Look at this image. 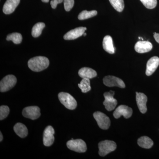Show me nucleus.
Wrapping results in <instances>:
<instances>
[{
    "label": "nucleus",
    "mask_w": 159,
    "mask_h": 159,
    "mask_svg": "<svg viewBox=\"0 0 159 159\" xmlns=\"http://www.w3.org/2000/svg\"><path fill=\"white\" fill-rule=\"evenodd\" d=\"M50 61L47 57L43 56H37L32 57L28 61V66L34 72H40L45 70L49 66Z\"/></svg>",
    "instance_id": "obj_1"
},
{
    "label": "nucleus",
    "mask_w": 159,
    "mask_h": 159,
    "mask_svg": "<svg viewBox=\"0 0 159 159\" xmlns=\"http://www.w3.org/2000/svg\"><path fill=\"white\" fill-rule=\"evenodd\" d=\"M58 99L66 108L69 110H74L77 107V102L70 94L61 92L58 95Z\"/></svg>",
    "instance_id": "obj_2"
},
{
    "label": "nucleus",
    "mask_w": 159,
    "mask_h": 159,
    "mask_svg": "<svg viewBox=\"0 0 159 159\" xmlns=\"http://www.w3.org/2000/svg\"><path fill=\"white\" fill-rule=\"evenodd\" d=\"M99 154L101 157L107 155L116 150L117 145L116 142L109 140H105L99 142L98 144Z\"/></svg>",
    "instance_id": "obj_3"
},
{
    "label": "nucleus",
    "mask_w": 159,
    "mask_h": 159,
    "mask_svg": "<svg viewBox=\"0 0 159 159\" xmlns=\"http://www.w3.org/2000/svg\"><path fill=\"white\" fill-rule=\"evenodd\" d=\"M16 82L17 79L14 75H7L0 82V91L3 93L10 90L14 87Z\"/></svg>",
    "instance_id": "obj_4"
},
{
    "label": "nucleus",
    "mask_w": 159,
    "mask_h": 159,
    "mask_svg": "<svg viewBox=\"0 0 159 159\" xmlns=\"http://www.w3.org/2000/svg\"><path fill=\"white\" fill-rule=\"evenodd\" d=\"M66 145L71 150L80 153L85 152L87 149L85 142L80 139L70 140L67 142Z\"/></svg>",
    "instance_id": "obj_5"
},
{
    "label": "nucleus",
    "mask_w": 159,
    "mask_h": 159,
    "mask_svg": "<svg viewBox=\"0 0 159 159\" xmlns=\"http://www.w3.org/2000/svg\"><path fill=\"white\" fill-rule=\"evenodd\" d=\"M93 116L99 128L102 129H108L111 125L110 119L105 114L100 111H96Z\"/></svg>",
    "instance_id": "obj_6"
},
{
    "label": "nucleus",
    "mask_w": 159,
    "mask_h": 159,
    "mask_svg": "<svg viewBox=\"0 0 159 159\" xmlns=\"http://www.w3.org/2000/svg\"><path fill=\"white\" fill-rule=\"evenodd\" d=\"M114 95L115 92L113 91L105 92L103 94L105 100L103 101V104L106 109L109 111L113 110L117 104V100L114 98Z\"/></svg>",
    "instance_id": "obj_7"
},
{
    "label": "nucleus",
    "mask_w": 159,
    "mask_h": 159,
    "mask_svg": "<svg viewBox=\"0 0 159 159\" xmlns=\"http://www.w3.org/2000/svg\"><path fill=\"white\" fill-rule=\"evenodd\" d=\"M104 85L109 87H118L120 88H125V85L123 80L113 76H107L103 79Z\"/></svg>",
    "instance_id": "obj_8"
},
{
    "label": "nucleus",
    "mask_w": 159,
    "mask_h": 159,
    "mask_svg": "<svg viewBox=\"0 0 159 159\" xmlns=\"http://www.w3.org/2000/svg\"><path fill=\"white\" fill-rule=\"evenodd\" d=\"M22 115L25 118L35 120L40 116V109L37 106L28 107L23 109Z\"/></svg>",
    "instance_id": "obj_9"
},
{
    "label": "nucleus",
    "mask_w": 159,
    "mask_h": 159,
    "mask_svg": "<svg viewBox=\"0 0 159 159\" xmlns=\"http://www.w3.org/2000/svg\"><path fill=\"white\" fill-rule=\"evenodd\" d=\"M55 131L53 127L48 125L45 129L43 136V142L45 146L49 147L53 145L54 141Z\"/></svg>",
    "instance_id": "obj_10"
},
{
    "label": "nucleus",
    "mask_w": 159,
    "mask_h": 159,
    "mask_svg": "<svg viewBox=\"0 0 159 159\" xmlns=\"http://www.w3.org/2000/svg\"><path fill=\"white\" fill-rule=\"evenodd\" d=\"M133 110L127 106L121 105L118 107L113 113V116L116 119H119L121 116H123L125 119H129L131 116Z\"/></svg>",
    "instance_id": "obj_11"
},
{
    "label": "nucleus",
    "mask_w": 159,
    "mask_h": 159,
    "mask_svg": "<svg viewBox=\"0 0 159 159\" xmlns=\"http://www.w3.org/2000/svg\"><path fill=\"white\" fill-rule=\"evenodd\" d=\"M136 102L139 111L142 114H145L147 111L146 103L148 100L147 96L143 93L136 92Z\"/></svg>",
    "instance_id": "obj_12"
},
{
    "label": "nucleus",
    "mask_w": 159,
    "mask_h": 159,
    "mask_svg": "<svg viewBox=\"0 0 159 159\" xmlns=\"http://www.w3.org/2000/svg\"><path fill=\"white\" fill-rule=\"evenodd\" d=\"M87 30L86 27H79L73 29L66 33L64 36L65 40H74L82 36Z\"/></svg>",
    "instance_id": "obj_13"
},
{
    "label": "nucleus",
    "mask_w": 159,
    "mask_h": 159,
    "mask_svg": "<svg viewBox=\"0 0 159 159\" xmlns=\"http://www.w3.org/2000/svg\"><path fill=\"white\" fill-rule=\"evenodd\" d=\"M159 65V58L157 56L151 57L148 61L146 65L145 74L147 76L152 75L157 68Z\"/></svg>",
    "instance_id": "obj_14"
},
{
    "label": "nucleus",
    "mask_w": 159,
    "mask_h": 159,
    "mask_svg": "<svg viewBox=\"0 0 159 159\" xmlns=\"http://www.w3.org/2000/svg\"><path fill=\"white\" fill-rule=\"evenodd\" d=\"M152 48V45L150 42L145 41H139L136 43L134 49L139 53H146L149 52Z\"/></svg>",
    "instance_id": "obj_15"
},
{
    "label": "nucleus",
    "mask_w": 159,
    "mask_h": 159,
    "mask_svg": "<svg viewBox=\"0 0 159 159\" xmlns=\"http://www.w3.org/2000/svg\"><path fill=\"white\" fill-rule=\"evenodd\" d=\"M20 3V0H7L3 6V12L6 14H11Z\"/></svg>",
    "instance_id": "obj_16"
},
{
    "label": "nucleus",
    "mask_w": 159,
    "mask_h": 159,
    "mask_svg": "<svg viewBox=\"0 0 159 159\" xmlns=\"http://www.w3.org/2000/svg\"><path fill=\"white\" fill-rule=\"evenodd\" d=\"M103 48L107 53L113 54L115 52V49L113 43L112 38L110 35H106L104 37L102 42Z\"/></svg>",
    "instance_id": "obj_17"
},
{
    "label": "nucleus",
    "mask_w": 159,
    "mask_h": 159,
    "mask_svg": "<svg viewBox=\"0 0 159 159\" xmlns=\"http://www.w3.org/2000/svg\"><path fill=\"white\" fill-rule=\"evenodd\" d=\"M78 74L81 78L89 79L97 76V72L93 69L88 67H83L80 69L78 72Z\"/></svg>",
    "instance_id": "obj_18"
},
{
    "label": "nucleus",
    "mask_w": 159,
    "mask_h": 159,
    "mask_svg": "<svg viewBox=\"0 0 159 159\" xmlns=\"http://www.w3.org/2000/svg\"><path fill=\"white\" fill-rule=\"evenodd\" d=\"M13 129L16 134L21 138H25L28 134V130L27 127L23 123H16L13 127Z\"/></svg>",
    "instance_id": "obj_19"
},
{
    "label": "nucleus",
    "mask_w": 159,
    "mask_h": 159,
    "mask_svg": "<svg viewBox=\"0 0 159 159\" xmlns=\"http://www.w3.org/2000/svg\"><path fill=\"white\" fill-rule=\"evenodd\" d=\"M138 144L142 148L148 149L153 146V142L149 137L142 136L138 139Z\"/></svg>",
    "instance_id": "obj_20"
},
{
    "label": "nucleus",
    "mask_w": 159,
    "mask_h": 159,
    "mask_svg": "<svg viewBox=\"0 0 159 159\" xmlns=\"http://www.w3.org/2000/svg\"><path fill=\"white\" fill-rule=\"evenodd\" d=\"M45 27V24L44 23L39 22L35 24L33 28L31 31V34L33 37L37 38L39 37L43 29Z\"/></svg>",
    "instance_id": "obj_21"
},
{
    "label": "nucleus",
    "mask_w": 159,
    "mask_h": 159,
    "mask_svg": "<svg viewBox=\"0 0 159 159\" xmlns=\"http://www.w3.org/2000/svg\"><path fill=\"white\" fill-rule=\"evenodd\" d=\"M78 85L83 93H86L91 90L90 81L88 78H83Z\"/></svg>",
    "instance_id": "obj_22"
},
{
    "label": "nucleus",
    "mask_w": 159,
    "mask_h": 159,
    "mask_svg": "<svg viewBox=\"0 0 159 159\" xmlns=\"http://www.w3.org/2000/svg\"><path fill=\"white\" fill-rule=\"evenodd\" d=\"M23 38L21 34L20 33L15 32L8 34L6 37L7 41H11L16 44H19L21 43Z\"/></svg>",
    "instance_id": "obj_23"
},
{
    "label": "nucleus",
    "mask_w": 159,
    "mask_h": 159,
    "mask_svg": "<svg viewBox=\"0 0 159 159\" xmlns=\"http://www.w3.org/2000/svg\"><path fill=\"white\" fill-rule=\"evenodd\" d=\"M97 14V11L96 10H92L90 11L84 10L80 13L78 16V18L80 20L88 19L90 18L96 16Z\"/></svg>",
    "instance_id": "obj_24"
},
{
    "label": "nucleus",
    "mask_w": 159,
    "mask_h": 159,
    "mask_svg": "<svg viewBox=\"0 0 159 159\" xmlns=\"http://www.w3.org/2000/svg\"><path fill=\"white\" fill-rule=\"evenodd\" d=\"M111 5L119 12L123 11L124 8V2L123 0H109Z\"/></svg>",
    "instance_id": "obj_25"
},
{
    "label": "nucleus",
    "mask_w": 159,
    "mask_h": 159,
    "mask_svg": "<svg viewBox=\"0 0 159 159\" xmlns=\"http://www.w3.org/2000/svg\"><path fill=\"white\" fill-rule=\"evenodd\" d=\"M144 6L148 9H153L156 7L157 0H140Z\"/></svg>",
    "instance_id": "obj_26"
},
{
    "label": "nucleus",
    "mask_w": 159,
    "mask_h": 159,
    "mask_svg": "<svg viewBox=\"0 0 159 159\" xmlns=\"http://www.w3.org/2000/svg\"><path fill=\"white\" fill-rule=\"evenodd\" d=\"M9 107L7 106H1L0 107V120H2L8 116L9 113Z\"/></svg>",
    "instance_id": "obj_27"
},
{
    "label": "nucleus",
    "mask_w": 159,
    "mask_h": 159,
    "mask_svg": "<svg viewBox=\"0 0 159 159\" xmlns=\"http://www.w3.org/2000/svg\"><path fill=\"white\" fill-rule=\"evenodd\" d=\"M74 0H64V6L66 11H70L74 7Z\"/></svg>",
    "instance_id": "obj_28"
},
{
    "label": "nucleus",
    "mask_w": 159,
    "mask_h": 159,
    "mask_svg": "<svg viewBox=\"0 0 159 159\" xmlns=\"http://www.w3.org/2000/svg\"><path fill=\"white\" fill-rule=\"evenodd\" d=\"M64 2V0H52L51 2V7L53 9H56L57 4L62 3Z\"/></svg>",
    "instance_id": "obj_29"
},
{
    "label": "nucleus",
    "mask_w": 159,
    "mask_h": 159,
    "mask_svg": "<svg viewBox=\"0 0 159 159\" xmlns=\"http://www.w3.org/2000/svg\"><path fill=\"white\" fill-rule=\"evenodd\" d=\"M153 34L154 38L157 42L159 43V33H157L155 32Z\"/></svg>",
    "instance_id": "obj_30"
},
{
    "label": "nucleus",
    "mask_w": 159,
    "mask_h": 159,
    "mask_svg": "<svg viewBox=\"0 0 159 159\" xmlns=\"http://www.w3.org/2000/svg\"><path fill=\"white\" fill-rule=\"evenodd\" d=\"M0 142H2V141L3 140V137L2 134V132H0Z\"/></svg>",
    "instance_id": "obj_31"
},
{
    "label": "nucleus",
    "mask_w": 159,
    "mask_h": 159,
    "mask_svg": "<svg viewBox=\"0 0 159 159\" xmlns=\"http://www.w3.org/2000/svg\"><path fill=\"white\" fill-rule=\"evenodd\" d=\"M43 2L48 3L49 2V0H42Z\"/></svg>",
    "instance_id": "obj_32"
},
{
    "label": "nucleus",
    "mask_w": 159,
    "mask_h": 159,
    "mask_svg": "<svg viewBox=\"0 0 159 159\" xmlns=\"http://www.w3.org/2000/svg\"><path fill=\"white\" fill-rule=\"evenodd\" d=\"M139 39H141L142 40H143V38H142L141 37H139Z\"/></svg>",
    "instance_id": "obj_33"
},
{
    "label": "nucleus",
    "mask_w": 159,
    "mask_h": 159,
    "mask_svg": "<svg viewBox=\"0 0 159 159\" xmlns=\"http://www.w3.org/2000/svg\"><path fill=\"white\" fill-rule=\"evenodd\" d=\"M86 34H87L86 33H85V32H84V34H83L84 36H86Z\"/></svg>",
    "instance_id": "obj_34"
}]
</instances>
